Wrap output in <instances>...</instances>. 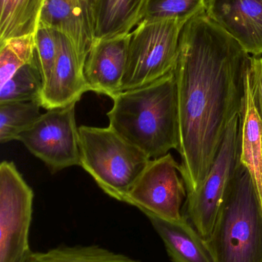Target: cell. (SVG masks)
<instances>
[{
	"instance_id": "6da1fadb",
	"label": "cell",
	"mask_w": 262,
	"mask_h": 262,
	"mask_svg": "<svg viewBox=\"0 0 262 262\" xmlns=\"http://www.w3.org/2000/svg\"><path fill=\"white\" fill-rule=\"evenodd\" d=\"M252 57L206 12L186 23L175 66L178 152L187 195L203 183L239 116Z\"/></svg>"
},
{
	"instance_id": "7a4b0ae2",
	"label": "cell",
	"mask_w": 262,
	"mask_h": 262,
	"mask_svg": "<svg viewBox=\"0 0 262 262\" xmlns=\"http://www.w3.org/2000/svg\"><path fill=\"white\" fill-rule=\"evenodd\" d=\"M107 113L109 127L143 151L150 160L178 149V96L174 70L113 98Z\"/></svg>"
},
{
	"instance_id": "3957f363",
	"label": "cell",
	"mask_w": 262,
	"mask_h": 262,
	"mask_svg": "<svg viewBox=\"0 0 262 262\" xmlns=\"http://www.w3.org/2000/svg\"><path fill=\"white\" fill-rule=\"evenodd\" d=\"M206 241L213 262H262V200L240 162Z\"/></svg>"
},
{
	"instance_id": "277c9868",
	"label": "cell",
	"mask_w": 262,
	"mask_h": 262,
	"mask_svg": "<svg viewBox=\"0 0 262 262\" xmlns=\"http://www.w3.org/2000/svg\"><path fill=\"white\" fill-rule=\"evenodd\" d=\"M80 165L105 193L125 203L150 159L112 127L81 126Z\"/></svg>"
},
{
	"instance_id": "5b68a950",
	"label": "cell",
	"mask_w": 262,
	"mask_h": 262,
	"mask_svg": "<svg viewBox=\"0 0 262 262\" xmlns=\"http://www.w3.org/2000/svg\"><path fill=\"white\" fill-rule=\"evenodd\" d=\"M177 19H143L129 34L127 66L122 92L143 87L172 72L182 31Z\"/></svg>"
},
{
	"instance_id": "8992f818",
	"label": "cell",
	"mask_w": 262,
	"mask_h": 262,
	"mask_svg": "<svg viewBox=\"0 0 262 262\" xmlns=\"http://www.w3.org/2000/svg\"><path fill=\"white\" fill-rule=\"evenodd\" d=\"M34 192L13 162L0 165V262H26Z\"/></svg>"
},
{
	"instance_id": "52a82bcc",
	"label": "cell",
	"mask_w": 262,
	"mask_h": 262,
	"mask_svg": "<svg viewBox=\"0 0 262 262\" xmlns=\"http://www.w3.org/2000/svg\"><path fill=\"white\" fill-rule=\"evenodd\" d=\"M239 116L231 123L204 181L186 195L183 216L204 239L210 236L221 202L239 164Z\"/></svg>"
},
{
	"instance_id": "ba28073f",
	"label": "cell",
	"mask_w": 262,
	"mask_h": 262,
	"mask_svg": "<svg viewBox=\"0 0 262 262\" xmlns=\"http://www.w3.org/2000/svg\"><path fill=\"white\" fill-rule=\"evenodd\" d=\"M75 104L47 110L17 138L54 172L80 165Z\"/></svg>"
},
{
	"instance_id": "9c48e42d",
	"label": "cell",
	"mask_w": 262,
	"mask_h": 262,
	"mask_svg": "<svg viewBox=\"0 0 262 262\" xmlns=\"http://www.w3.org/2000/svg\"><path fill=\"white\" fill-rule=\"evenodd\" d=\"M187 195L181 167L170 152L150 160L126 196L125 203L168 220L183 217L182 206Z\"/></svg>"
},
{
	"instance_id": "30bf717a",
	"label": "cell",
	"mask_w": 262,
	"mask_h": 262,
	"mask_svg": "<svg viewBox=\"0 0 262 262\" xmlns=\"http://www.w3.org/2000/svg\"><path fill=\"white\" fill-rule=\"evenodd\" d=\"M57 35L58 55L40 98L46 110L77 103L89 91L84 75L86 58L65 35L58 32Z\"/></svg>"
},
{
	"instance_id": "8fae6325",
	"label": "cell",
	"mask_w": 262,
	"mask_h": 262,
	"mask_svg": "<svg viewBox=\"0 0 262 262\" xmlns=\"http://www.w3.org/2000/svg\"><path fill=\"white\" fill-rule=\"evenodd\" d=\"M129 35L95 41L84 66L86 83L91 92L113 99L122 92L127 66Z\"/></svg>"
},
{
	"instance_id": "7c38bea8",
	"label": "cell",
	"mask_w": 262,
	"mask_h": 262,
	"mask_svg": "<svg viewBox=\"0 0 262 262\" xmlns=\"http://www.w3.org/2000/svg\"><path fill=\"white\" fill-rule=\"evenodd\" d=\"M205 12L249 55H262V0H206Z\"/></svg>"
},
{
	"instance_id": "4fadbf2b",
	"label": "cell",
	"mask_w": 262,
	"mask_h": 262,
	"mask_svg": "<svg viewBox=\"0 0 262 262\" xmlns=\"http://www.w3.org/2000/svg\"><path fill=\"white\" fill-rule=\"evenodd\" d=\"M39 26L63 34L86 59L95 41L90 0H46Z\"/></svg>"
},
{
	"instance_id": "5bb4252c",
	"label": "cell",
	"mask_w": 262,
	"mask_h": 262,
	"mask_svg": "<svg viewBox=\"0 0 262 262\" xmlns=\"http://www.w3.org/2000/svg\"><path fill=\"white\" fill-rule=\"evenodd\" d=\"M163 240L172 262H213L206 239L184 216L168 220L144 213Z\"/></svg>"
},
{
	"instance_id": "9a60e30c",
	"label": "cell",
	"mask_w": 262,
	"mask_h": 262,
	"mask_svg": "<svg viewBox=\"0 0 262 262\" xmlns=\"http://www.w3.org/2000/svg\"><path fill=\"white\" fill-rule=\"evenodd\" d=\"M149 1L90 0L95 41L129 35L146 17Z\"/></svg>"
},
{
	"instance_id": "2e32d148",
	"label": "cell",
	"mask_w": 262,
	"mask_h": 262,
	"mask_svg": "<svg viewBox=\"0 0 262 262\" xmlns=\"http://www.w3.org/2000/svg\"><path fill=\"white\" fill-rule=\"evenodd\" d=\"M249 71L238 123L239 162L250 172L262 200V121L252 101Z\"/></svg>"
},
{
	"instance_id": "e0dca14e",
	"label": "cell",
	"mask_w": 262,
	"mask_h": 262,
	"mask_svg": "<svg viewBox=\"0 0 262 262\" xmlns=\"http://www.w3.org/2000/svg\"><path fill=\"white\" fill-rule=\"evenodd\" d=\"M0 1V43L9 38L36 33L46 0Z\"/></svg>"
},
{
	"instance_id": "ac0fdd59",
	"label": "cell",
	"mask_w": 262,
	"mask_h": 262,
	"mask_svg": "<svg viewBox=\"0 0 262 262\" xmlns=\"http://www.w3.org/2000/svg\"><path fill=\"white\" fill-rule=\"evenodd\" d=\"M26 262H142L97 245L61 246L45 252H32Z\"/></svg>"
},
{
	"instance_id": "d6986e66",
	"label": "cell",
	"mask_w": 262,
	"mask_h": 262,
	"mask_svg": "<svg viewBox=\"0 0 262 262\" xmlns=\"http://www.w3.org/2000/svg\"><path fill=\"white\" fill-rule=\"evenodd\" d=\"M44 88L36 55L0 87V103L39 101Z\"/></svg>"
},
{
	"instance_id": "ffe728a7",
	"label": "cell",
	"mask_w": 262,
	"mask_h": 262,
	"mask_svg": "<svg viewBox=\"0 0 262 262\" xmlns=\"http://www.w3.org/2000/svg\"><path fill=\"white\" fill-rule=\"evenodd\" d=\"M41 107L39 101L0 103V143L17 140L41 116Z\"/></svg>"
},
{
	"instance_id": "44dd1931",
	"label": "cell",
	"mask_w": 262,
	"mask_h": 262,
	"mask_svg": "<svg viewBox=\"0 0 262 262\" xmlns=\"http://www.w3.org/2000/svg\"><path fill=\"white\" fill-rule=\"evenodd\" d=\"M35 34L9 38L0 43V87L35 56Z\"/></svg>"
},
{
	"instance_id": "7402d4cb",
	"label": "cell",
	"mask_w": 262,
	"mask_h": 262,
	"mask_svg": "<svg viewBox=\"0 0 262 262\" xmlns=\"http://www.w3.org/2000/svg\"><path fill=\"white\" fill-rule=\"evenodd\" d=\"M206 0H149L145 19L188 23L206 11Z\"/></svg>"
},
{
	"instance_id": "603a6c76",
	"label": "cell",
	"mask_w": 262,
	"mask_h": 262,
	"mask_svg": "<svg viewBox=\"0 0 262 262\" xmlns=\"http://www.w3.org/2000/svg\"><path fill=\"white\" fill-rule=\"evenodd\" d=\"M35 55L45 84L53 69L58 55L57 32L49 28L39 26L35 33Z\"/></svg>"
},
{
	"instance_id": "cb8c5ba5",
	"label": "cell",
	"mask_w": 262,
	"mask_h": 262,
	"mask_svg": "<svg viewBox=\"0 0 262 262\" xmlns=\"http://www.w3.org/2000/svg\"><path fill=\"white\" fill-rule=\"evenodd\" d=\"M249 76L252 101L262 121V58L252 57Z\"/></svg>"
}]
</instances>
